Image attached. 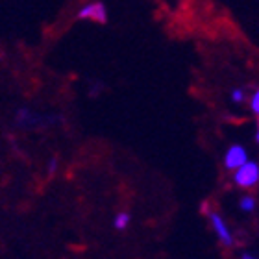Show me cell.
<instances>
[{
  "mask_svg": "<svg viewBox=\"0 0 259 259\" xmlns=\"http://www.w3.org/2000/svg\"><path fill=\"white\" fill-rule=\"evenodd\" d=\"M241 259H255L254 255H250V254H243L241 255Z\"/></svg>",
  "mask_w": 259,
  "mask_h": 259,
  "instance_id": "cell-11",
  "label": "cell"
},
{
  "mask_svg": "<svg viewBox=\"0 0 259 259\" xmlns=\"http://www.w3.org/2000/svg\"><path fill=\"white\" fill-rule=\"evenodd\" d=\"M76 19H89V21L100 22V24H106L108 22V10L102 2H91V4L83 6L78 13H76Z\"/></svg>",
  "mask_w": 259,
  "mask_h": 259,
  "instance_id": "cell-2",
  "label": "cell"
},
{
  "mask_svg": "<svg viewBox=\"0 0 259 259\" xmlns=\"http://www.w3.org/2000/svg\"><path fill=\"white\" fill-rule=\"evenodd\" d=\"M233 182L241 189H252L259 184V165L255 161H246L235 170Z\"/></svg>",
  "mask_w": 259,
  "mask_h": 259,
  "instance_id": "cell-1",
  "label": "cell"
},
{
  "mask_svg": "<svg viewBox=\"0 0 259 259\" xmlns=\"http://www.w3.org/2000/svg\"><path fill=\"white\" fill-rule=\"evenodd\" d=\"M239 207L244 211V213H252L255 209V200L254 196H243L241 202H239Z\"/></svg>",
  "mask_w": 259,
  "mask_h": 259,
  "instance_id": "cell-7",
  "label": "cell"
},
{
  "mask_svg": "<svg viewBox=\"0 0 259 259\" xmlns=\"http://www.w3.org/2000/svg\"><path fill=\"white\" fill-rule=\"evenodd\" d=\"M250 108H252V111H254L255 115H259V89L252 95V98H250Z\"/></svg>",
  "mask_w": 259,
  "mask_h": 259,
  "instance_id": "cell-8",
  "label": "cell"
},
{
  "mask_svg": "<svg viewBox=\"0 0 259 259\" xmlns=\"http://www.w3.org/2000/svg\"><path fill=\"white\" fill-rule=\"evenodd\" d=\"M130 221H132V215H130L128 211H120V213H117V217H115V221H113L115 230H119V232H124L126 228H128Z\"/></svg>",
  "mask_w": 259,
  "mask_h": 259,
  "instance_id": "cell-6",
  "label": "cell"
},
{
  "mask_svg": "<svg viewBox=\"0 0 259 259\" xmlns=\"http://www.w3.org/2000/svg\"><path fill=\"white\" fill-rule=\"evenodd\" d=\"M246 161H248V154L244 150V146H241V145H232L228 148L226 156H224V165H226V168H230V170H237V168L241 167V165H244Z\"/></svg>",
  "mask_w": 259,
  "mask_h": 259,
  "instance_id": "cell-4",
  "label": "cell"
},
{
  "mask_svg": "<svg viewBox=\"0 0 259 259\" xmlns=\"http://www.w3.org/2000/svg\"><path fill=\"white\" fill-rule=\"evenodd\" d=\"M56 168H58V157H52L49 161V174H54Z\"/></svg>",
  "mask_w": 259,
  "mask_h": 259,
  "instance_id": "cell-10",
  "label": "cell"
},
{
  "mask_svg": "<svg viewBox=\"0 0 259 259\" xmlns=\"http://www.w3.org/2000/svg\"><path fill=\"white\" fill-rule=\"evenodd\" d=\"M255 141L259 143V119H257V132H255Z\"/></svg>",
  "mask_w": 259,
  "mask_h": 259,
  "instance_id": "cell-12",
  "label": "cell"
},
{
  "mask_svg": "<svg viewBox=\"0 0 259 259\" xmlns=\"http://www.w3.org/2000/svg\"><path fill=\"white\" fill-rule=\"evenodd\" d=\"M43 117L41 115H35L32 113L30 109L22 108L17 111V124L19 126H24V128H30V126H41L43 124Z\"/></svg>",
  "mask_w": 259,
  "mask_h": 259,
  "instance_id": "cell-5",
  "label": "cell"
},
{
  "mask_svg": "<svg viewBox=\"0 0 259 259\" xmlns=\"http://www.w3.org/2000/svg\"><path fill=\"white\" fill-rule=\"evenodd\" d=\"M209 221H211V226H213V230H215V233H217V237H219V241H221L224 246H233V235H232V232H230V228L226 226L224 219H222L219 213L211 211Z\"/></svg>",
  "mask_w": 259,
  "mask_h": 259,
  "instance_id": "cell-3",
  "label": "cell"
},
{
  "mask_svg": "<svg viewBox=\"0 0 259 259\" xmlns=\"http://www.w3.org/2000/svg\"><path fill=\"white\" fill-rule=\"evenodd\" d=\"M232 100H233V102H243V100H244V91H243V89H233V91H232Z\"/></svg>",
  "mask_w": 259,
  "mask_h": 259,
  "instance_id": "cell-9",
  "label": "cell"
}]
</instances>
